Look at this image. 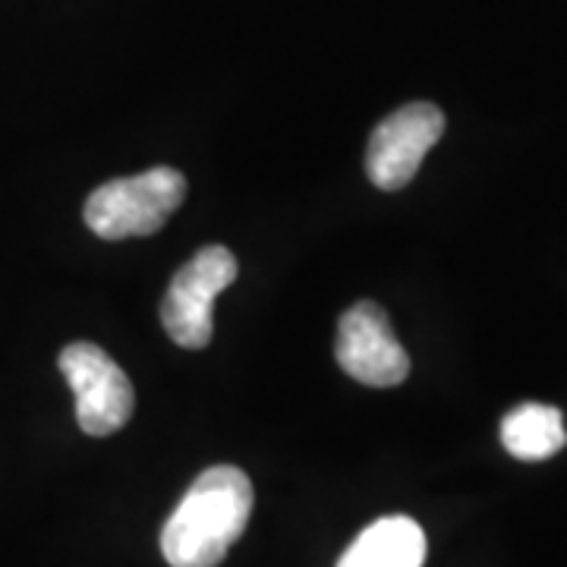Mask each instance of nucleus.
Returning a JSON list of instances; mask_svg holds the SVG:
<instances>
[{
  "mask_svg": "<svg viewBox=\"0 0 567 567\" xmlns=\"http://www.w3.org/2000/svg\"><path fill=\"white\" fill-rule=\"evenodd\" d=\"M445 133V114L432 102H410L388 114L369 136L365 174L379 189H404L423 167L429 148Z\"/></svg>",
  "mask_w": 567,
  "mask_h": 567,
  "instance_id": "5",
  "label": "nucleus"
},
{
  "mask_svg": "<svg viewBox=\"0 0 567 567\" xmlns=\"http://www.w3.org/2000/svg\"><path fill=\"white\" fill-rule=\"evenodd\" d=\"M502 445L517 461H546L567 445L561 410L548 404L514 406L502 420Z\"/></svg>",
  "mask_w": 567,
  "mask_h": 567,
  "instance_id": "8",
  "label": "nucleus"
},
{
  "mask_svg": "<svg viewBox=\"0 0 567 567\" xmlns=\"http://www.w3.org/2000/svg\"><path fill=\"white\" fill-rule=\"evenodd\" d=\"M186 196V177L177 167H152L136 177H117L102 183L82 208L89 230L102 240L152 237Z\"/></svg>",
  "mask_w": 567,
  "mask_h": 567,
  "instance_id": "2",
  "label": "nucleus"
},
{
  "mask_svg": "<svg viewBox=\"0 0 567 567\" xmlns=\"http://www.w3.org/2000/svg\"><path fill=\"white\" fill-rule=\"evenodd\" d=\"M334 357L360 385L394 388L410 375V357L388 322L385 309L372 300L353 303L341 316Z\"/></svg>",
  "mask_w": 567,
  "mask_h": 567,
  "instance_id": "6",
  "label": "nucleus"
},
{
  "mask_svg": "<svg viewBox=\"0 0 567 567\" xmlns=\"http://www.w3.org/2000/svg\"><path fill=\"white\" fill-rule=\"evenodd\" d=\"M58 365L76 394V423L85 435L104 439L130 423L136 406L133 382L102 347L89 341L63 347Z\"/></svg>",
  "mask_w": 567,
  "mask_h": 567,
  "instance_id": "4",
  "label": "nucleus"
},
{
  "mask_svg": "<svg viewBox=\"0 0 567 567\" xmlns=\"http://www.w3.org/2000/svg\"><path fill=\"white\" fill-rule=\"evenodd\" d=\"M237 278V259L227 246H203L174 275L162 300V324L174 344L203 350L212 341L215 297Z\"/></svg>",
  "mask_w": 567,
  "mask_h": 567,
  "instance_id": "3",
  "label": "nucleus"
},
{
  "mask_svg": "<svg viewBox=\"0 0 567 567\" xmlns=\"http://www.w3.org/2000/svg\"><path fill=\"white\" fill-rule=\"evenodd\" d=\"M252 514V483L240 466H208L186 488L162 529V555L171 567H218L244 536Z\"/></svg>",
  "mask_w": 567,
  "mask_h": 567,
  "instance_id": "1",
  "label": "nucleus"
},
{
  "mask_svg": "<svg viewBox=\"0 0 567 567\" xmlns=\"http://www.w3.org/2000/svg\"><path fill=\"white\" fill-rule=\"evenodd\" d=\"M425 533L423 527L404 517H382L350 543L338 567H423Z\"/></svg>",
  "mask_w": 567,
  "mask_h": 567,
  "instance_id": "7",
  "label": "nucleus"
}]
</instances>
